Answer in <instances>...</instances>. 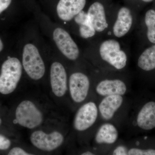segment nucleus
I'll return each mask as SVG.
<instances>
[{
  "label": "nucleus",
  "instance_id": "2eb2a0df",
  "mask_svg": "<svg viewBox=\"0 0 155 155\" xmlns=\"http://www.w3.org/2000/svg\"><path fill=\"white\" fill-rule=\"evenodd\" d=\"M133 23V17L130 9L122 7L118 12L117 19L113 27V32L115 36H124L130 30Z\"/></svg>",
  "mask_w": 155,
  "mask_h": 155
},
{
  "label": "nucleus",
  "instance_id": "7ed1b4c3",
  "mask_svg": "<svg viewBox=\"0 0 155 155\" xmlns=\"http://www.w3.org/2000/svg\"><path fill=\"white\" fill-rule=\"evenodd\" d=\"M99 52L103 61L117 70L124 69L127 65V55L121 50L120 44L116 40L108 39L103 42Z\"/></svg>",
  "mask_w": 155,
  "mask_h": 155
},
{
  "label": "nucleus",
  "instance_id": "a211bd4d",
  "mask_svg": "<svg viewBox=\"0 0 155 155\" xmlns=\"http://www.w3.org/2000/svg\"><path fill=\"white\" fill-rule=\"evenodd\" d=\"M111 154L114 155H155V150L142 149L138 147H128L125 145H119L112 151Z\"/></svg>",
  "mask_w": 155,
  "mask_h": 155
},
{
  "label": "nucleus",
  "instance_id": "412c9836",
  "mask_svg": "<svg viewBox=\"0 0 155 155\" xmlns=\"http://www.w3.org/2000/svg\"><path fill=\"white\" fill-rule=\"evenodd\" d=\"M11 145V142L10 140L0 134V150L8 149Z\"/></svg>",
  "mask_w": 155,
  "mask_h": 155
},
{
  "label": "nucleus",
  "instance_id": "dca6fc26",
  "mask_svg": "<svg viewBox=\"0 0 155 155\" xmlns=\"http://www.w3.org/2000/svg\"><path fill=\"white\" fill-rule=\"evenodd\" d=\"M87 14L97 32H102L107 28L105 11L101 3L95 2L92 4L89 8Z\"/></svg>",
  "mask_w": 155,
  "mask_h": 155
},
{
  "label": "nucleus",
  "instance_id": "393cba45",
  "mask_svg": "<svg viewBox=\"0 0 155 155\" xmlns=\"http://www.w3.org/2000/svg\"><path fill=\"white\" fill-rule=\"evenodd\" d=\"M4 48V44L1 39L0 38V52L2 51Z\"/></svg>",
  "mask_w": 155,
  "mask_h": 155
},
{
  "label": "nucleus",
  "instance_id": "5701e85b",
  "mask_svg": "<svg viewBox=\"0 0 155 155\" xmlns=\"http://www.w3.org/2000/svg\"><path fill=\"white\" fill-rule=\"evenodd\" d=\"M12 0H0V14L8 8Z\"/></svg>",
  "mask_w": 155,
  "mask_h": 155
},
{
  "label": "nucleus",
  "instance_id": "6ab92c4d",
  "mask_svg": "<svg viewBox=\"0 0 155 155\" xmlns=\"http://www.w3.org/2000/svg\"><path fill=\"white\" fill-rule=\"evenodd\" d=\"M145 23L147 27V37L149 41L155 44V11L148 10L145 16Z\"/></svg>",
  "mask_w": 155,
  "mask_h": 155
},
{
  "label": "nucleus",
  "instance_id": "6e6552de",
  "mask_svg": "<svg viewBox=\"0 0 155 155\" xmlns=\"http://www.w3.org/2000/svg\"><path fill=\"white\" fill-rule=\"evenodd\" d=\"M90 81L86 75L81 72L72 73L69 77V88L73 101L80 103L85 101L90 89Z\"/></svg>",
  "mask_w": 155,
  "mask_h": 155
},
{
  "label": "nucleus",
  "instance_id": "ddd939ff",
  "mask_svg": "<svg viewBox=\"0 0 155 155\" xmlns=\"http://www.w3.org/2000/svg\"><path fill=\"white\" fill-rule=\"evenodd\" d=\"M117 127L110 122H106L99 127L95 135V143L97 145H112L119 138Z\"/></svg>",
  "mask_w": 155,
  "mask_h": 155
},
{
  "label": "nucleus",
  "instance_id": "bb28decb",
  "mask_svg": "<svg viewBox=\"0 0 155 155\" xmlns=\"http://www.w3.org/2000/svg\"><path fill=\"white\" fill-rule=\"evenodd\" d=\"M1 123H2V120L0 119V125H1Z\"/></svg>",
  "mask_w": 155,
  "mask_h": 155
},
{
  "label": "nucleus",
  "instance_id": "9b49d317",
  "mask_svg": "<svg viewBox=\"0 0 155 155\" xmlns=\"http://www.w3.org/2000/svg\"><path fill=\"white\" fill-rule=\"evenodd\" d=\"M97 94L104 97L112 95L124 96L128 87L123 81L119 79H105L97 84L95 88Z\"/></svg>",
  "mask_w": 155,
  "mask_h": 155
},
{
  "label": "nucleus",
  "instance_id": "4468645a",
  "mask_svg": "<svg viewBox=\"0 0 155 155\" xmlns=\"http://www.w3.org/2000/svg\"><path fill=\"white\" fill-rule=\"evenodd\" d=\"M137 126L143 130H152L155 127V102H148L139 111L135 119Z\"/></svg>",
  "mask_w": 155,
  "mask_h": 155
},
{
  "label": "nucleus",
  "instance_id": "f03ea898",
  "mask_svg": "<svg viewBox=\"0 0 155 155\" xmlns=\"http://www.w3.org/2000/svg\"><path fill=\"white\" fill-rule=\"evenodd\" d=\"M22 65L26 74L33 80H39L45 75L44 62L38 49L33 44H26L23 47Z\"/></svg>",
  "mask_w": 155,
  "mask_h": 155
},
{
  "label": "nucleus",
  "instance_id": "f257e3e1",
  "mask_svg": "<svg viewBox=\"0 0 155 155\" xmlns=\"http://www.w3.org/2000/svg\"><path fill=\"white\" fill-rule=\"evenodd\" d=\"M22 66L18 58H9L3 63L0 74V93L8 94L16 89L21 79Z\"/></svg>",
  "mask_w": 155,
  "mask_h": 155
},
{
  "label": "nucleus",
  "instance_id": "423d86ee",
  "mask_svg": "<svg viewBox=\"0 0 155 155\" xmlns=\"http://www.w3.org/2000/svg\"><path fill=\"white\" fill-rule=\"evenodd\" d=\"M53 38L57 47L65 57L71 61L77 60L79 55V48L67 31L58 27L53 31Z\"/></svg>",
  "mask_w": 155,
  "mask_h": 155
},
{
  "label": "nucleus",
  "instance_id": "39448f33",
  "mask_svg": "<svg viewBox=\"0 0 155 155\" xmlns=\"http://www.w3.org/2000/svg\"><path fill=\"white\" fill-rule=\"evenodd\" d=\"M99 116L98 105L94 101L88 102L78 110L74 117L73 127L77 131H85L94 125Z\"/></svg>",
  "mask_w": 155,
  "mask_h": 155
},
{
  "label": "nucleus",
  "instance_id": "f8f14e48",
  "mask_svg": "<svg viewBox=\"0 0 155 155\" xmlns=\"http://www.w3.org/2000/svg\"><path fill=\"white\" fill-rule=\"evenodd\" d=\"M86 0H60L57 6L58 17L63 21H69L83 10Z\"/></svg>",
  "mask_w": 155,
  "mask_h": 155
},
{
  "label": "nucleus",
  "instance_id": "4be33fe9",
  "mask_svg": "<svg viewBox=\"0 0 155 155\" xmlns=\"http://www.w3.org/2000/svg\"><path fill=\"white\" fill-rule=\"evenodd\" d=\"M9 155H30L31 154L26 152L24 150L18 147L13 148L9 152Z\"/></svg>",
  "mask_w": 155,
  "mask_h": 155
},
{
  "label": "nucleus",
  "instance_id": "a878e982",
  "mask_svg": "<svg viewBox=\"0 0 155 155\" xmlns=\"http://www.w3.org/2000/svg\"><path fill=\"white\" fill-rule=\"evenodd\" d=\"M141 1L144 2L150 3L152 2L153 0H141Z\"/></svg>",
  "mask_w": 155,
  "mask_h": 155
},
{
  "label": "nucleus",
  "instance_id": "f3484780",
  "mask_svg": "<svg viewBox=\"0 0 155 155\" xmlns=\"http://www.w3.org/2000/svg\"><path fill=\"white\" fill-rule=\"evenodd\" d=\"M137 65L140 69L145 71L155 69V44L142 53L138 58Z\"/></svg>",
  "mask_w": 155,
  "mask_h": 155
},
{
  "label": "nucleus",
  "instance_id": "aec40b11",
  "mask_svg": "<svg viewBox=\"0 0 155 155\" xmlns=\"http://www.w3.org/2000/svg\"><path fill=\"white\" fill-rule=\"evenodd\" d=\"M79 33L81 36L84 38L87 39L94 36L96 30L94 28L91 20L88 22L79 25Z\"/></svg>",
  "mask_w": 155,
  "mask_h": 155
},
{
  "label": "nucleus",
  "instance_id": "0eeeda50",
  "mask_svg": "<svg viewBox=\"0 0 155 155\" xmlns=\"http://www.w3.org/2000/svg\"><path fill=\"white\" fill-rule=\"evenodd\" d=\"M64 140L63 134L57 131L47 134L42 130H36L30 136L31 143L38 149L45 151L57 149L63 144Z\"/></svg>",
  "mask_w": 155,
  "mask_h": 155
},
{
  "label": "nucleus",
  "instance_id": "b1692460",
  "mask_svg": "<svg viewBox=\"0 0 155 155\" xmlns=\"http://www.w3.org/2000/svg\"><path fill=\"white\" fill-rule=\"evenodd\" d=\"M94 153L90 151H87L86 152L82 153L81 154L82 155H95V154H94Z\"/></svg>",
  "mask_w": 155,
  "mask_h": 155
},
{
  "label": "nucleus",
  "instance_id": "1a4fd4ad",
  "mask_svg": "<svg viewBox=\"0 0 155 155\" xmlns=\"http://www.w3.org/2000/svg\"><path fill=\"white\" fill-rule=\"evenodd\" d=\"M125 103L124 96L112 95L103 97L98 105L99 116L104 121L110 122Z\"/></svg>",
  "mask_w": 155,
  "mask_h": 155
},
{
  "label": "nucleus",
  "instance_id": "20e7f679",
  "mask_svg": "<svg viewBox=\"0 0 155 155\" xmlns=\"http://www.w3.org/2000/svg\"><path fill=\"white\" fill-rule=\"evenodd\" d=\"M16 121L22 127L33 129L41 125L43 116L34 103L28 100L19 104L15 112Z\"/></svg>",
  "mask_w": 155,
  "mask_h": 155
},
{
  "label": "nucleus",
  "instance_id": "9d476101",
  "mask_svg": "<svg viewBox=\"0 0 155 155\" xmlns=\"http://www.w3.org/2000/svg\"><path fill=\"white\" fill-rule=\"evenodd\" d=\"M50 82L53 93L56 96H64L68 89L66 69L61 63L54 62L50 69Z\"/></svg>",
  "mask_w": 155,
  "mask_h": 155
}]
</instances>
